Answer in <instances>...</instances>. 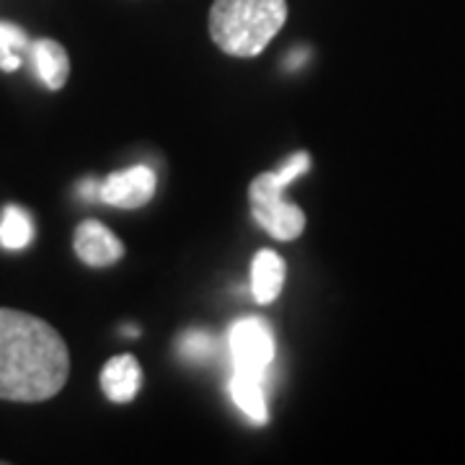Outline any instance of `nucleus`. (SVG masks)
<instances>
[{
    "label": "nucleus",
    "mask_w": 465,
    "mask_h": 465,
    "mask_svg": "<svg viewBox=\"0 0 465 465\" xmlns=\"http://www.w3.org/2000/svg\"><path fill=\"white\" fill-rule=\"evenodd\" d=\"M75 253L88 266H112L124 256V243L99 220H85L75 231Z\"/></svg>",
    "instance_id": "6"
},
{
    "label": "nucleus",
    "mask_w": 465,
    "mask_h": 465,
    "mask_svg": "<svg viewBox=\"0 0 465 465\" xmlns=\"http://www.w3.org/2000/svg\"><path fill=\"white\" fill-rule=\"evenodd\" d=\"M231 354L235 372L264 381L266 370L274 360V336L264 318H243L232 323Z\"/></svg>",
    "instance_id": "4"
},
{
    "label": "nucleus",
    "mask_w": 465,
    "mask_h": 465,
    "mask_svg": "<svg viewBox=\"0 0 465 465\" xmlns=\"http://www.w3.org/2000/svg\"><path fill=\"white\" fill-rule=\"evenodd\" d=\"M213 351H215V341L210 333L204 331L186 333L179 341V354L189 362H207L213 357Z\"/></svg>",
    "instance_id": "13"
},
{
    "label": "nucleus",
    "mask_w": 465,
    "mask_h": 465,
    "mask_svg": "<svg viewBox=\"0 0 465 465\" xmlns=\"http://www.w3.org/2000/svg\"><path fill=\"white\" fill-rule=\"evenodd\" d=\"M302 60H305V52H292V54L287 57V67L302 65Z\"/></svg>",
    "instance_id": "16"
},
{
    "label": "nucleus",
    "mask_w": 465,
    "mask_h": 465,
    "mask_svg": "<svg viewBox=\"0 0 465 465\" xmlns=\"http://www.w3.org/2000/svg\"><path fill=\"white\" fill-rule=\"evenodd\" d=\"M153 194H155V173L148 166H133L101 182L99 200L122 210H134L148 204Z\"/></svg>",
    "instance_id": "5"
},
{
    "label": "nucleus",
    "mask_w": 465,
    "mask_h": 465,
    "mask_svg": "<svg viewBox=\"0 0 465 465\" xmlns=\"http://www.w3.org/2000/svg\"><path fill=\"white\" fill-rule=\"evenodd\" d=\"M284 259L274 251H259L251 266V290L262 305H269L280 298L284 284Z\"/></svg>",
    "instance_id": "8"
},
{
    "label": "nucleus",
    "mask_w": 465,
    "mask_h": 465,
    "mask_svg": "<svg viewBox=\"0 0 465 465\" xmlns=\"http://www.w3.org/2000/svg\"><path fill=\"white\" fill-rule=\"evenodd\" d=\"M78 194H81V200H85V202L99 200L101 182H94V179H85V182H81V186H78Z\"/></svg>",
    "instance_id": "15"
},
{
    "label": "nucleus",
    "mask_w": 465,
    "mask_h": 465,
    "mask_svg": "<svg viewBox=\"0 0 465 465\" xmlns=\"http://www.w3.org/2000/svg\"><path fill=\"white\" fill-rule=\"evenodd\" d=\"M32 54L34 67H36L42 84L52 91H60L70 75V57H67L65 47L54 39H39V42H34Z\"/></svg>",
    "instance_id": "9"
},
{
    "label": "nucleus",
    "mask_w": 465,
    "mask_h": 465,
    "mask_svg": "<svg viewBox=\"0 0 465 465\" xmlns=\"http://www.w3.org/2000/svg\"><path fill=\"white\" fill-rule=\"evenodd\" d=\"M34 238L32 217L26 215L16 204H8L0 215V246L18 251L29 246Z\"/></svg>",
    "instance_id": "11"
},
{
    "label": "nucleus",
    "mask_w": 465,
    "mask_h": 465,
    "mask_svg": "<svg viewBox=\"0 0 465 465\" xmlns=\"http://www.w3.org/2000/svg\"><path fill=\"white\" fill-rule=\"evenodd\" d=\"M251 213L256 223L277 241H295L305 231V213L284 200V183L274 171L256 176L249 189Z\"/></svg>",
    "instance_id": "3"
},
{
    "label": "nucleus",
    "mask_w": 465,
    "mask_h": 465,
    "mask_svg": "<svg viewBox=\"0 0 465 465\" xmlns=\"http://www.w3.org/2000/svg\"><path fill=\"white\" fill-rule=\"evenodd\" d=\"M287 21V0H215L210 36L232 57H256Z\"/></svg>",
    "instance_id": "2"
},
{
    "label": "nucleus",
    "mask_w": 465,
    "mask_h": 465,
    "mask_svg": "<svg viewBox=\"0 0 465 465\" xmlns=\"http://www.w3.org/2000/svg\"><path fill=\"white\" fill-rule=\"evenodd\" d=\"M264 381L253 378V375H243L235 372L231 378V396L235 401V406L249 416L253 424H266L269 421V409H266L264 399Z\"/></svg>",
    "instance_id": "10"
},
{
    "label": "nucleus",
    "mask_w": 465,
    "mask_h": 465,
    "mask_svg": "<svg viewBox=\"0 0 465 465\" xmlns=\"http://www.w3.org/2000/svg\"><path fill=\"white\" fill-rule=\"evenodd\" d=\"M29 47V39L24 29H18L8 21H0V70L5 73H14L21 67V57L18 52Z\"/></svg>",
    "instance_id": "12"
},
{
    "label": "nucleus",
    "mask_w": 465,
    "mask_h": 465,
    "mask_svg": "<svg viewBox=\"0 0 465 465\" xmlns=\"http://www.w3.org/2000/svg\"><path fill=\"white\" fill-rule=\"evenodd\" d=\"M308 168H311V158H308V153H295L292 158H287L282 166L277 168L274 173H277V179L284 183V186H290V183L300 179L302 173H308Z\"/></svg>",
    "instance_id": "14"
},
{
    "label": "nucleus",
    "mask_w": 465,
    "mask_h": 465,
    "mask_svg": "<svg viewBox=\"0 0 465 465\" xmlns=\"http://www.w3.org/2000/svg\"><path fill=\"white\" fill-rule=\"evenodd\" d=\"M70 375L63 336L47 321L0 308V399L36 403L57 396Z\"/></svg>",
    "instance_id": "1"
},
{
    "label": "nucleus",
    "mask_w": 465,
    "mask_h": 465,
    "mask_svg": "<svg viewBox=\"0 0 465 465\" xmlns=\"http://www.w3.org/2000/svg\"><path fill=\"white\" fill-rule=\"evenodd\" d=\"M143 385V367L133 354L112 357L101 370V388L106 399L114 403H130L140 393Z\"/></svg>",
    "instance_id": "7"
}]
</instances>
